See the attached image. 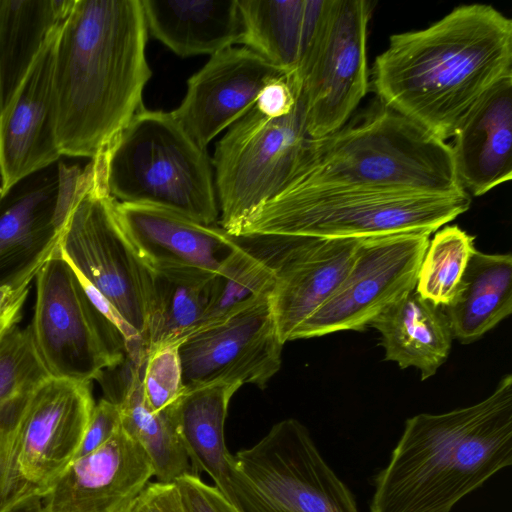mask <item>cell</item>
<instances>
[{"label":"cell","mask_w":512,"mask_h":512,"mask_svg":"<svg viewBox=\"0 0 512 512\" xmlns=\"http://www.w3.org/2000/svg\"><path fill=\"white\" fill-rule=\"evenodd\" d=\"M147 35L141 0H72L53 69L61 156L96 158L144 108Z\"/></svg>","instance_id":"6da1fadb"},{"label":"cell","mask_w":512,"mask_h":512,"mask_svg":"<svg viewBox=\"0 0 512 512\" xmlns=\"http://www.w3.org/2000/svg\"><path fill=\"white\" fill-rule=\"evenodd\" d=\"M512 78V20L487 4L455 7L390 36L371 68L379 103L446 141L498 82Z\"/></svg>","instance_id":"7a4b0ae2"},{"label":"cell","mask_w":512,"mask_h":512,"mask_svg":"<svg viewBox=\"0 0 512 512\" xmlns=\"http://www.w3.org/2000/svg\"><path fill=\"white\" fill-rule=\"evenodd\" d=\"M512 464V376L484 400L405 422L387 466L374 479L370 512H450Z\"/></svg>","instance_id":"3957f363"},{"label":"cell","mask_w":512,"mask_h":512,"mask_svg":"<svg viewBox=\"0 0 512 512\" xmlns=\"http://www.w3.org/2000/svg\"><path fill=\"white\" fill-rule=\"evenodd\" d=\"M303 187L465 192L450 144L381 104L326 136L307 138L284 189Z\"/></svg>","instance_id":"277c9868"},{"label":"cell","mask_w":512,"mask_h":512,"mask_svg":"<svg viewBox=\"0 0 512 512\" xmlns=\"http://www.w3.org/2000/svg\"><path fill=\"white\" fill-rule=\"evenodd\" d=\"M58 246L91 301L122 334L129 360L141 366L154 270L118 218L101 155L83 168Z\"/></svg>","instance_id":"5b68a950"},{"label":"cell","mask_w":512,"mask_h":512,"mask_svg":"<svg viewBox=\"0 0 512 512\" xmlns=\"http://www.w3.org/2000/svg\"><path fill=\"white\" fill-rule=\"evenodd\" d=\"M470 205L467 192L426 194L343 187L284 189L252 212L236 237L362 239L408 232L432 234L465 213Z\"/></svg>","instance_id":"8992f818"},{"label":"cell","mask_w":512,"mask_h":512,"mask_svg":"<svg viewBox=\"0 0 512 512\" xmlns=\"http://www.w3.org/2000/svg\"><path fill=\"white\" fill-rule=\"evenodd\" d=\"M119 203L167 208L204 224L219 215L212 169L171 112L140 110L100 154Z\"/></svg>","instance_id":"52a82bcc"},{"label":"cell","mask_w":512,"mask_h":512,"mask_svg":"<svg viewBox=\"0 0 512 512\" xmlns=\"http://www.w3.org/2000/svg\"><path fill=\"white\" fill-rule=\"evenodd\" d=\"M95 405L91 382L49 377L0 434V512L42 501L75 459Z\"/></svg>","instance_id":"ba28073f"},{"label":"cell","mask_w":512,"mask_h":512,"mask_svg":"<svg viewBox=\"0 0 512 512\" xmlns=\"http://www.w3.org/2000/svg\"><path fill=\"white\" fill-rule=\"evenodd\" d=\"M35 280L29 325L51 377L92 382L124 361L122 334L91 301L59 246Z\"/></svg>","instance_id":"9c48e42d"},{"label":"cell","mask_w":512,"mask_h":512,"mask_svg":"<svg viewBox=\"0 0 512 512\" xmlns=\"http://www.w3.org/2000/svg\"><path fill=\"white\" fill-rule=\"evenodd\" d=\"M307 138L301 94L287 115L269 117L254 105L229 128L212 159L224 230L236 237L247 217L284 189Z\"/></svg>","instance_id":"30bf717a"},{"label":"cell","mask_w":512,"mask_h":512,"mask_svg":"<svg viewBox=\"0 0 512 512\" xmlns=\"http://www.w3.org/2000/svg\"><path fill=\"white\" fill-rule=\"evenodd\" d=\"M233 456L262 512H359L350 489L296 419L274 424L255 445Z\"/></svg>","instance_id":"8fae6325"},{"label":"cell","mask_w":512,"mask_h":512,"mask_svg":"<svg viewBox=\"0 0 512 512\" xmlns=\"http://www.w3.org/2000/svg\"><path fill=\"white\" fill-rule=\"evenodd\" d=\"M430 233L361 239L344 280L293 334L292 340L364 331L390 305L413 291Z\"/></svg>","instance_id":"7c38bea8"},{"label":"cell","mask_w":512,"mask_h":512,"mask_svg":"<svg viewBox=\"0 0 512 512\" xmlns=\"http://www.w3.org/2000/svg\"><path fill=\"white\" fill-rule=\"evenodd\" d=\"M371 2L330 0L324 30L300 85L309 138L344 126L369 88Z\"/></svg>","instance_id":"4fadbf2b"},{"label":"cell","mask_w":512,"mask_h":512,"mask_svg":"<svg viewBox=\"0 0 512 512\" xmlns=\"http://www.w3.org/2000/svg\"><path fill=\"white\" fill-rule=\"evenodd\" d=\"M269 294L204 326L179 345L186 390L216 383L265 387L282 363Z\"/></svg>","instance_id":"5bb4252c"},{"label":"cell","mask_w":512,"mask_h":512,"mask_svg":"<svg viewBox=\"0 0 512 512\" xmlns=\"http://www.w3.org/2000/svg\"><path fill=\"white\" fill-rule=\"evenodd\" d=\"M60 24L0 110V195L60 157L55 134L53 69Z\"/></svg>","instance_id":"9a60e30c"},{"label":"cell","mask_w":512,"mask_h":512,"mask_svg":"<svg viewBox=\"0 0 512 512\" xmlns=\"http://www.w3.org/2000/svg\"><path fill=\"white\" fill-rule=\"evenodd\" d=\"M284 73L251 49L229 47L187 81L181 104L171 113L195 143L206 150L256 103L263 88Z\"/></svg>","instance_id":"2e32d148"},{"label":"cell","mask_w":512,"mask_h":512,"mask_svg":"<svg viewBox=\"0 0 512 512\" xmlns=\"http://www.w3.org/2000/svg\"><path fill=\"white\" fill-rule=\"evenodd\" d=\"M363 239V238H362ZM361 239L285 236L269 295L278 335L285 344L344 280Z\"/></svg>","instance_id":"e0dca14e"},{"label":"cell","mask_w":512,"mask_h":512,"mask_svg":"<svg viewBox=\"0 0 512 512\" xmlns=\"http://www.w3.org/2000/svg\"><path fill=\"white\" fill-rule=\"evenodd\" d=\"M153 472L145 450L121 427L98 449L74 459L41 502L48 512H119Z\"/></svg>","instance_id":"ac0fdd59"},{"label":"cell","mask_w":512,"mask_h":512,"mask_svg":"<svg viewBox=\"0 0 512 512\" xmlns=\"http://www.w3.org/2000/svg\"><path fill=\"white\" fill-rule=\"evenodd\" d=\"M116 201V200H115ZM118 218L153 267H189L218 274L239 247L238 237L176 211L116 201Z\"/></svg>","instance_id":"d6986e66"},{"label":"cell","mask_w":512,"mask_h":512,"mask_svg":"<svg viewBox=\"0 0 512 512\" xmlns=\"http://www.w3.org/2000/svg\"><path fill=\"white\" fill-rule=\"evenodd\" d=\"M240 387L216 383L186 390L176 405L177 424L197 474L207 473L238 512H262L224 439L229 402Z\"/></svg>","instance_id":"ffe728a7"},{"label":"cell","mask_w":512,"mask_h":512,"mask_svg":"<svg viewBox=\"0 0 512 512\" xmlns=\"http://www.w3.org/2000/svg\"><path fill=\"white\" fill-rule=\"evenodd\" d=\"M240 44L280 69L300 88L327 20L330 0H237Z\"/></svg>","instance_id":"44dd1931"},{"label":"cell","mask_w":512,"mask_h":512,"mask_svg":"<svg viewBox=\"0 0 512 512\" xmlns=\"http://www.w3.org/2000/svg\"><path fill=\"white\" fill-rule=\"evenodd\" d=\"M450 144L458 180L482 196L512 177V78L495 84L470 110Z\"/></svg>","instance_id":"7402d4cb"},{"label":"cell","mask_w":512,"mask_h":512,"mask_svg":"<svg viewBox=\"0 0 512 512\" xmlns=\"http://www.w3.org/2000/svg\"><path fill=\"white\" fill-rule=\"evenodd\" d=\"M58 176L22 192L0 212V285H30L58 249Z\"/></svg>","instance_id":"603a6c76"},{"label":"cell","mask_w":512,"mask_h":512,"mask_svg":"<svg viewBox=\"0 0 512 512\" xmlns=\"http://www.w3.org/2000/svg\"><path fill=\"white\" fill-rule=\"evenodd\" d=\"M118 383L99 379L105 399L118 406L122 429L147 453L153 476L164 483L176 482L185 475H196L179 433L176 405L153 411L146 403L141 384V368L126 356Z\"/></svg>","instance_id":"cb8c5ba5"},{"label":"cell","mask_w":512,"mask_h":512,"mask_svg":"<svg viewBox=\"0 0 512 512\" xmlns=\"http://www.w3.org/2000/svg\"><path fill=\"white\" fill-rule=\"evenodd\" d=\"M151 35L180 57L214 55L240 44L237 0H141Z\"/></svg>","instance_id":"d4e9b609"},{"label":"cell","mask_w":512,"mask_h":512,"mask_svg":"<svg viewBox=\"0 0 512 512\" xmlns=\"http://www.w3.org/2000/svg\"><path fill=\"white\" fill-rule=\"evenodd\" d=\"M379 331L384 359L402 369L417 368L421 380L434 376L449 357L453 334L443 307L415 289L390 305L369 325Z\"/></svg>","instance_id":"484cf974"},{"label":"cell","mask_w":512,"mask_h":512,"mask_svg":"<svg viewBox=\"0 0 512 512\" xmlns=\"http://www.w3.org/2000/svg\"><path fill=\"white\" fill-rule=\"evenodd\" d=\"M453 338L462 344L477 341L512 313V256L470 255L456 294L443 307Z\"/></svg>","instance_id":"4316f807"},{"label":"cell","mask_w":512,"mask_h":512,"mask_svg":"<svg viewBox=\"0 0 512 512\" xmlns=\"http://www.w3.org/2000/svg\"><path fill=\"white\" fill-rule=\"evenodd\" d=\"M144 333L146 356L180 344L200 326L212 300L216 274L189 267H155Z\"/></svg>","instance_id":"83f0119b"},{"label":"cell","mask_w":512,"mask_h":512,"mask_svg":"<svg viewBox=\"0 0 512 512\" xmlns=\"http://www.w3.org/2000/svg\"><path fill=\"white\" fill-rule=\"evenodd\" d=\"M72 0H0V110L9 102Z\"/></svg>","instance_id":"f1b7e54d"},{"label":"cell","mask_w":512,"mask_h":512,"mask_svg":"<svg viewBox=\"0 0 512 512\" xmlns=\"http://www.w3.org/2000/svg\"><path fill=\"white\" fill-rule=\"evenodd\" d=\"M238 239L239 247L215 276L212 300L198 329L220 321L273 288L285 236L252 235Z\"/></svg>","instance_id":"f546056e"},{"label":"cell","mask_w":512,"mask_h":512,"mask_svg":"<svg viewBox=\"0 0 512 512\" xmlns=\"http://www.w3.org/2000/svg\"><path fill=\"white\" fill-rule=\"evenodd\" d=\"M49 377L30 325L15 327L0 342V434L10 427L31 394Z\"/></svg>","instance_id":"4dcf8cb0"},{"label":"cell","mask_w":512,"mask_h":512,"mask_svg":"<svg viewBox=\"0 0 512 512\" xmlns=\"http://www.w3.org/2000/svg\"><path fill=\"white\" fill-rule=\"evenodd\" d=\"M474 240V236L458 225L438 229L429 240L415 290L435 306H448L475 249Z\"/></svg>","instance_id":"1f68e13d"},{"label":"cell","mask_w":512,"mask_h":512,"mask_svg":"<svg viewBox=\"0 0 512 512\" xmlns=\"http://www.w3.org/2000/svg\"><path fill=\"white\" fill-rule=\"evenodd\" d=\"M179 345H168L149 352L142 365L143 396L155 412L176 405L185 393Z\"/></svg>","instance_id":"d6a6232c"},{"label":"cell","mask_w":512,"mask_h":512,"mask_svg":"<svg viewBox=\"0 0 512 512\" xmlns=\"http://www.w3.org/2000/svg\"><path fill=\"white\" fill-rule=\"evenodd\" d=\"M120 428L121 417L118 406L105 398L95 403L75 459L98 449Z\"/></svg>","instance_id":"836d02e7"},{"label":"cell","mask_w":512,"mask_h":512,"mask_svg":"<svg viewBox=\"0 0 512 512\" xmlns=\"http://www.w3.org/2000/svg\"><path fill=\"white\" fill-rule=\"evenodd\" d=\"M175 483L187 512H238L215 486L199 476L185 475Z\"/></svg>","instance_id":"e575fe53"},{"label":"cell","mask_w":512,"mask_h":512,"mask_svg":"<svg viewBox=\"0 0 512 512\" xmlns=\"http://www.w3.org/2000/svg\"><path fill=\"white\" fill-rule=\"evenodd\" d=\"M119 512H187L175 482H149Z\"/></svg>","instance_id":"d590c367"},{"label":"cell","mask_w":512,"mask_h":512,"mask_svg":"<svg viewBox=\"0 0 512 512\" xmlns=\"http://www.w3.org/2000/svg\"><path fill=\"white\" fill-rule=\"evenodd\" d=\"M299 94L287 77L281 76L263 88L255 106L269 117H281L293 110Z\"/></svg>","instance_id":"8d00e7d4"},{"label":"cell","mask_w":512,"mask_h":512,"mask_svg":"<svg viewBox=\"0 0 512 512\" xmlns=\"http://www.w3.org/2000/svg\"><path fill=\"white\" fill-rule=\"evenodd\" d=\"M29 288L30 285L19 287L0 285V342L21 321Z\"/></svg>","instance_id":"74e56055"},{"label":"cell","mask_w":512,"mask_h":512,"mask_svg":"<svg viewBox=\"0 0 512 512\" xmlns=\"http://www.w3.org/2000/svg\"><path fill=\"white\" fill-rule=\"evenodd\" d=\"M10 512H48L42 502H38Z\"/></svg>","instance_id":"f35d334b"},{"label":"cell","mask_w":512,"mask_h":512,"mask_svg":"<svg viewBox=\"0 0 512 512\" xmlns=\"http://www.w3.org/2000/svg\"><path fill=\"white\" fill-rule=\"evenodd\" d=\"M0 200H2V199H1V195H0Z\"/></svg>","instance_id":"ab89813d"}]
</instances>
